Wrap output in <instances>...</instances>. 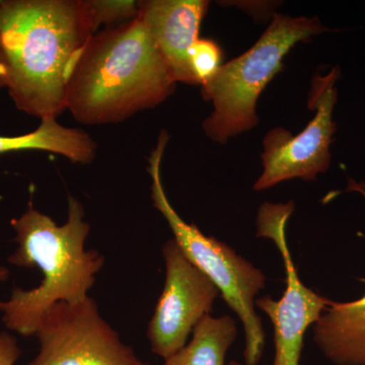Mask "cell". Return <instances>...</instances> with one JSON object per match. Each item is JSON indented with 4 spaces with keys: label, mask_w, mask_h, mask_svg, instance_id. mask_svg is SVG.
I'll return each instance as SVG.
<instances>
[{
    "label": "cell",
    "mask_w": 365,
    "mask_h": 365,
    "mask_svg": "<svg viewBox=\"0 0 365 365\" xmlns=\"http://www.w3.org/2000/svg\"><path fill=\"white\" fill-rule=\"evenodd\" d=\"M93 34L86 0H0V50L16 107L41 121L66 111L69 73Z\"/></svg>",
    "instance_id": "1"
},
{
    "label": "cell",
    "mask_w": 365,
    "mask_h": 365,
    "mask_svg": "<svg viewBox=\"0 0 365 365\" xmlns=\"http://www.w3.org/2000/svg\"><path fill=\"white\" fill-rule=\"evenodd\" d=\"M176 85L137 16L91 36L69 73L66 110L81 124L120 123L162 104Z\"/></svg>",
    "instance_id": "2"
},
{
    "label": "cell",
    "mask_w": 365,
    "mask_h": 365,
    "mask_svg": "<svg viewBox=\"0 0 365 365\" xmlns=\"http://www.w3.org/2000/svg\"><path fill=\"white\" fill-rule=\"evenodd\" d=\"M11 225L19 247L7 261L18 267L39 268L43 279L33 289L14 287L9 299L0 302V312L7 329L29 337L36 335L43 314L53 304L88 299L105 259L96 250L86 251L90 223L83 205L71 195L64 225H57L32 203Z\"/></svg>",
    "instance_id": "3"
},
{
    "label": "cell",
    "mask_w": 365,
    "mask_h": 365,
    "mask_svg": "<svg viewBox=\"0 0 365 365\" xmlns=\"http://www.w3.org/2000/svg\"><path fill=\"white\" fill-rule=\"evenodd\" d=\"M317 18L274 14L267 30L241 56L222 64L215 78L201 86L213 112L203 122L206 135L225 143L259 122L256 105L262 91L283 68V59L297 43L326 32Z\"/></svg>",
    "instance_id": "4"
},
{
    "label": "cell",
    "mask_w": 365,
    "mask_h": 365,
    "mask_svg": "<svg viewBox=\"0 0 365 365\" xmlns=\"http://www.w3.org/2000/svg\"><path fill=\"white\" fill-rule=\"evenodd\" d=\"M169 139L167 131L160 132L157 146L148 158L153 206L167 220L175 241L187 258L215 283L227 306L241 319L246 340L245 362L246 365H257L263 355L265 332L256 312L255 297L265 287V275L225 242L204 235L195 223L186 222L178 215L165 194L160 175Z\"/></svg>",
    "instance_id": "5"
},
{
    "label": "cell",
    "mask_w": 365,
    "mask_h": 365,
    "mask_svg": "<svg viewBox=\"0 0 365 365\" xmlns=\"http://www.w3.org/2000/svg\"><path fill=\"white\" fill-rule=\"evenodd\" d=\"M339 76L338 67L326 76H314L307 106L316 111V115L300 133L294 135L282 127H275L266 134L261 155L264 170L255 182L256 191L272 188L295 178L312 181L330 168V148L337 131L333 113L337 103L336 83Z\"/></svg>",
    "instance_id": "6"
},
{
    "label": "cell",
    "mask_w": 365,
    "mask_h": 365,
    "mask_svg": "<svg viewBox=\"0 0 365 365\" xmlns=\"http://www.w3.org/2000/svg\"><path fill=\"white\" fill-rule=\"evenodd\" d=\"M36 336L39 352L26 365H150L122 342L90 297L76 304H53Z\"/></svg>",
    "instance_id": "7"
},
{
    "label": "cell",
    "mask_w": 365,
    "mask_h": 365,
    "mask_svg": "<svg viewBox=\"0 0 365 365\" xmlns=\"http://www.w3.org/2000/svg\"><path fill=\"white\" fill-rule=\"evenodd\" d=\"M294 211V201L265 202L259 208L257 218V237L276 245L287 272V289L280 299L270 295L256 299V307L267 314L274 327L272 365H299L307 329L319 321L332 302L306 287L299 277L287 240V220Z\"/></svg>",
    "instance_id": "8"
},
{
    "label": "cell",
    "mask_w": 365,
    "mask_h": 365,
    "mask_svg": "<svg viewBox=\"0 0 365 365\" xmlns=\"http://www.w3.org/2000/svg\"><path fill=\"white\" fill-rule=\"evenodd\" d=\"M165 281L148 327L151 351L169 359L186 345L197 324L212 312L220 290L197 268L175 239L163 248Z\"/></svg>",
    "instance_id": "9"
},
{
    "label": "cell",
    "mask_w": 365,
    "mask_h": 365,
    "mask_svg": "<svg viewBox=\"0 0 365 365\" xmlns=\"http://www.w3.org/2000/svg\"><path fill=\"white\" fill-rule=\"evenodd\" d=\"M138 18L150 34L176 83L197 86L189 66V50L199 39L209 7L206 0H143Z\"/></svg>",
    "instance_id": "10"
},
{
    "label": "cell",
    "mask_w": 365,
    "mask_h": 365,
    "mask_svg": "<svg viewBox=\"0 0 365 365\" xmlns=\"http://www.w3.org/2000/svg\"><path fill=\"white\" fill-rule=\"evenodd\" d=\"M347 191L365 199V182L350 179ZM314 340L334 364L365 365V294L353 302H331L314 324Z\"/></svg>",
    "instance_id": "11"
},
{
    "label": "cell",
    "mask_w": 365,
    "mask_h": 365,
    "mask_svg": "<svg viewBox=\"0 0 365 365\" xmlns=\"http://www.w3.org/2000/svg\"><path fill=\"white\" fill-rule=\"evenodd\" d=\"M97 150V143L86 131L63 126L56 119L42 120L35 131L24 135H0V155L42 150L62 155L72 163L88 165L95 160Z\"/></svg>",
    "instance_id": "12"
},
{
    "label": "cell",
    "mask_w": 365,
    "mask_h": 365,
    "mask_svg": "<svg viewBox=\"0 0 365 365\" xmlns=\"http://www.w3.org/2000/svg\"><path fill=\"white\" fill-rule=\"evenodd\" d=\"M188 344L165 359V365H225V355L237 339V324L230 316L207 314L192 331Z\"/></svg>",
    "instance_id": "13"
},
{
    "label": "cell",
    "mask_w": 365,
    "mask_h": 365,
    "mask_svg": "<svg viewBox=\"0 0 365 365\" xmlns=\"http://www.w3.org/2000/svg\"><path fill=\"white\" fill-rule=\"evenodd\" d=\"M189 66L197 86L210 83L222 66V51L213 40L198 39L189 50Z\"/></svg>",
    "instance_id": "14"
},
{
    "label": "cell",
    "mask_w": 365,
    "mask_h": 365,
    "mask_svg": "<svg viewBox=\"0 0 365 365\" xmlns=\"http://www.w3.org/2000/svg\"><path fill=\"white\" fill-rule=\"evenodd\" d=\"M93 32L102 25L128 23L138 16V1L133 0H86Z\"/></svg>",
    "instance_id": "15"
},
{
    "label": "cell",
    "mask_w": 365,
    "mask_h": 365,
    "mask_svg": "<svg viewBox=\"0 0 365 365\" xmlns=\"http://www.w3.org/2000/svg\"><path fill=\"white\" fill-rule=\"evenodd\" d=\"M21 354L18 341L13 335L0 332V365H14Z\"/></svg>",
    "instance_id": "16"
},
{
    "label": "cell",
    "mask_w": 365,
    "mask_h": 365,
    "mask_svg": "<svg viewBox=\"0 0 365 365\" xmlns=\"http://www.w3.org/2000/svg\"><path fill=\"white\" fill-rule=\"evenodd\" d=\"M7 71L4 55L0 50V88H6Z\"/></svg>",
    "instance_id": "17"
},
{
    "label": "cell",
    "mask_w": 365,
    "mask_h": 365,
    "mask_svg": "<svg viewBox=\"0 0 365 365\" xmlns=\"http://www.w3.org/2000/svg\"><path fill=\"white\" fill-rule=\"evenodd\" d=\"M9 277V269L6 267H0V282L7 279Z\"/></svg>",
    "instance_id": "18"
},
{
    "label": "cell",
    "mask_w": 365,
    "mask_h": 365,
    "mask_svg": "<svg viewBox=\"0 0 365 365\" xmlns=\"http://www.w3.org/2000/svg\"><path fill=\"white\" fill-rule=\"evenodd\" d=\"M228 365H242V364H240V362L237 361H230Z\"/></svg>",
    "instance_id": "19"
}]
</instances>
